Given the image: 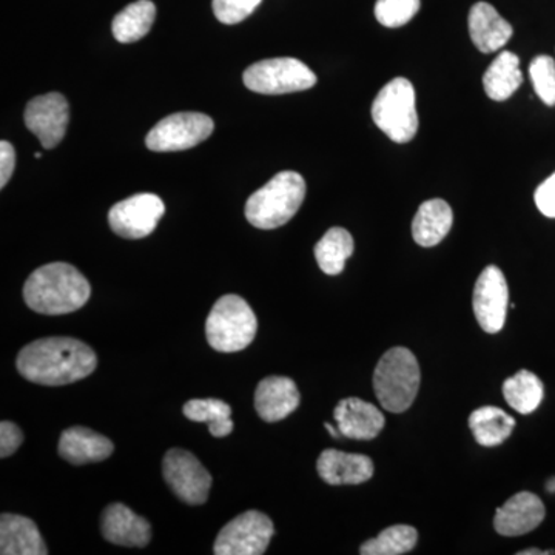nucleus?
<instances>
[{"label":"nucleus","mask_w":555,"mask_h":555,"mask_svg":"<svg viewBox=\"0 0 555 555\" xmlns=\"http://www.w3.org/2000/svg\"><path fill=\"white\" fill-rule=\"evenodd\" d=\"M554 554V551H540L535 550V547H531V550L520 551L517 555H550Z\"/></svg>","instance_id":"36"},{"label":"nucleus","mask_w":555,"mask_h":555,"mask_svg":"<svg viewBox=\"0 0 555 555\" xmlns=\"http://www.w3.org/2000/svg\"><path fill=\"white\" fill-rule=\"evenodd\" d=\"M352 235L343 228L328 229L315 246L318 266L326 275H339L346 268V261L353 255Z\"/></svg>","instance_id":"26"},{"label":"nucleus","mask_w":555,"mask_h":555,"mask_svg":"<svg viewBox=\"0 0 555 555\" xmlns=\"http://www.w3.org/2000/svg\"><path fill=\"white\" fill-rule=\"evenodd\" d=\"M68 102L61 93L35 98L25 108V126L38 137L43 149H54L67 133Z\"/></svg>","instance_id":"13"},{"label":"nucleus","mask_w":555,"mask_h":555,"mask_svg":"<svg viewBox=\"0 0 555 555\" xmlns=\"http://www.w3.org/2000/svg\"><path fill=\"white\" fill-rule=\"evenodd\" d=\"M299 400L301 397L294 379L268 377L257 387L255 409L264 422L276 423L297 411Z\"/></svg>","instance_id":"19"},{"label":"nucleus","mask_w":555,"mask_h":555,"mask_svg":"<svg viewBox=\"0 0 555 555\" xmlns=\"http://www.w3.org/2000/svg\"><path fill=\"white\" fill-rule=\"evenodd\" d=\"M182 412L192 422L208 423V430L214 437L222 438L232 434L233 422L230 420L232 408L225 401L217 398L190 400L182 408Z\"/></svg>","instance_id":"28"},{"label":"nucleus","mask_w":555,"mask_h":555,"mask_svg":"<svg viewBox=\"0 0 555 555\" xmlns=\"http://www.w3.org/2000/svg\"><path fill=\"white\" fill-rule=\"evenodd\" d=\"M16 366L22 377L36 385L65 386L93 374L98 357L80 339L40 338L21 350Z\"/></svg>","instance_id":"1"},{"label":"nucleus","mask_w":555,"mask_h":555,"mask_svg":"<svg viewBox=\"0 0 555 555\" xmlns=\"http://www.w3.org/2000/svg\"><path fill=\"white\" fill-rule=\"evenodd\" d=\"M516 427V420L495 406L478 408L469 416V429L477 443L485 448H495L505 443Z\"/></svg>","instance_id":"24"},{"label":"nucleus","mask_w":555,"mask_h":555,"mask_svg":"<svg viewBox=\"0 0 555 555\" xmlns=\"http://www.w3.org/2000/svg\"><path fill=\"white\" fill-rule=\"evenodd\" d=\"M57 451L62 459L79 466L104 462L113 454L115 447L107 437L94 433L89 427L75 426L62 433Z\"/></svg>","instance_id":"20"},{"label":"nucleus","mask_w":555,"mask_h":555,"mask_svg":"<svg viewBox=\"0 0 555 555\" xmlns=\"http://www.w3.org/2000/svg\"><path fill=\"white\" fill-rule=\"evenodd\" d=\"M24 441V434L20 429V426L14 425L11 422H2L0 425V456L7 459L11 454L17 451Z\"/></svg>","instance_id":"33"},{"label":"nucleus","mask_w":555,"mask_h":555,"mask_svg":"<svg viewBox=\"0 0 555 555\" xmlns=\"http://www.w3.org/2000/svg\"><path fill=\"white\" fill-rule=\"evenodd\" d=\"M244 86L259 94L297 93L312 89L317 75L305 64L294 57H276L250 65L244 72Z\"/></svg>","instance_id":"7"},{"label":"nucleus","mask_w":555,"mask_h":555,"mask_svg":"<svg viewBox=\"0 0 555 555\" xmlns=\"http://www.w3.org/2000/svg\"><path fill=\"white\" fill-rule=\"evenodd\" d=\"M372 119L397 144L412 141L418 131V115L411 80L396 78L386 83L372 104Z\"/></svg>","instance_id":"6"},{"label":"nucleus","mask_w":555,"mask_h":555,"mask_svg":"<svg viewBox=\"0 0 555 555\" xmlns=\"http://www.w3.org/2000/svg\"><path fill=\"white\" fill-rule=\"evenodd\" d=\"M163 473L167 485L182 502L189 505L207 502L211 476L192 452L170 449L164 456Z\"/></svg>","instance_id":"10"},{"label":"nucleus","mask_w":555,"mask_h":555,"mask_svg":"<svg viewBox=\"0 0 555 555\" xmlns=\"http://www.w3.org/2000/svg\"><path fill=\"white\" fill-rule=\"evenodd\" d=\"M261 0H214V13L219 22L235 25L246 21Z\"/></svg>","instance_id":"32"},{"label":"nucleus","mask_w":555,"mask_h":555,"mask_svg":"<svg viewBox=\"0 0 555 555\" xmlns=\"http://www.w3.org/2000/svg\"><path fill=\"white\" fill-rule=\"evenodd\" d=\"M214 129V119L204 113H173L150 130L145 145L152 152H182L206 141Z\"/></svg>","instance_id":"8"},{"label":"nucleus","mask_w":555,"mask_h":555,"mask_svg":"<svg viewBox=\"0 0 555 555\" xmlns=\"http://www.w3.org/2000/svg\"><path fill=\"white\" fill-rule=\"evenodd\" d=\"M14 167H16V153L10 142H0V188L9 184L13 177Z\"/></svg>","instance_id":"35"},{"label":"nucleus","mask_w":555,"mask_h":555,"mask_svg":"<svg viewBox=\"0 0 555 555\" xmlns=\"http://www.w3.org/2000/svg\"><path fill=\"white\" fill-rule=\"evenodd\" d=\"M339 434L353 440H374L386 425L385 415L360 398H345L334 411Z\"/></svg>","instance_id":"16"},{"label":"nucleus","mask_w":555,"mask_h":555,"mask_svg":"<svg viewBox=\"0 0 555 555\" xmlns=\"http://www.w3.org/2000/svg\"><path fill=\"white\" fill-rule=\"evenodd\" d=\"M546 491L551 492V494H554V492H555V477L551 478V480H547Z\"/></svg>","instance_id":"38"},{"label":"nucleus","mask_w":555,"mask_h":555,"mask_svg":"<svg viewBox=\"0 0 555 555\" xmlns=\"http://www.w3.org/2000/svg\"><path fill=\"white\" fill-rule=\"evenodd\" d=\"M418 542V532L414 526L396 525L379 532L375 539L367 540L360 547L363 555H401L411 553Z\"/></svg>","instance_id":"29"},{"label":"nucleus","mask_w":555,"mask_h":555,"mask_svg":"<svg viewBox=\"0 0 555 555\" xmlns=\"http://www.w3.org/2000/svg\"><path fill=\"white\" fill-rule=\"evenodd\" d=\"M543 396L545 389L542 379L526 369L503 383V397L518 414H532L542 404Z\"/></svg>","instance_id":"27"},{"label":"nucleus","mask_w":555,"mask_h":555,"mask_svg":"<svg viewBox=\"0 0 555 555\" xmlns=\"http://www.w3.org/2000/svg\"><path fill=\"white\" fill-rule=\"evenodd\" d=\"M454 224V214L447 201L429 199L420 206L412 221V236L422 247H434L447 238Z\"/></svg>","instance_id":"22"},{"label":"nucleus","mask_w":555,"mask_h":555,"mask_svg":"<svg viewBox=\"0 0 555 555\" xmlns=\"http://www.w3.org/2000/svg\"><path fill=\"white\" fill-rule=\"evenodd\" d=\"M470 40L481 53H494L513 38L514 28L500 16L499 11L488 2H477L467 17Z\"/></svg>","instance_id":"18"},{"label":"nucleus","mask_w":555,"mask_h":555,"mask_svg":"<svg viewBox=\"0 0 555 555\" xmlns=\"http://www.w3.org/2000/svg\"><path fill=\"white\" fill-rule=\"evenodd\" d=\"M166 206L158 195L139 193L115 204L108 211V224L116 235L126 240H141L155 232Z\"/></svg>","instance_id":"11"},{"label":"nucleus","mask_w":555,"mask_h":555,"mask_svg":"<svg viewBox=\"0 0 555 555\" xmlns=\"http://www.w3.org/2000/svg\"><path fill=\"white\" fill-rule=\"evenodd\" d=\"M324 427H326L327 433L331 434L332 437L338 438L339 436H341V434H339L338 427H337V429H335V427L332 425H328V423H326V425H324Z\"/></svg>","instance_id":"37"},{"label":"nucleus","mask_w":555,"mask_h":555,"mask_svg":"<svg viewBox=\"0 0 555 555\" xmlns=\"http://www.w3.org/2000/svg\"><path fill=\"white\" fill-rule=\"evenodd\" d=\"M0 554L2 555H47L46 543L38 526L30 518L16 514L0 517Z\"/></svg>","instance_id":"21"},{"label":"nucleus","mask_w":555,"mask_h":555,"mask_svg":"<svg viewBox=\"0 0 555 555\" xmlns=\"http://www.w3.org/2000/svg\"><path fill=\"white\" fill-rule=\"evenodd\" d=\"M420 0H377L375 17L383 27L398 28L414 20L418 13Z\"/></svg>","instance_id":"30"},{"label":"nucleus","mask_w":555,"mask_h":555,"mask_svg":"<svg viewBox=\"0 0 555 555\" xmlns=\"http://www.w3.org/2000/svg\"><path fill=\"white\" fill-rule=\"evenodd\" d=\"M542 500L532 492H518L496 509L494 528L500 535L518 537L534 531L545 520Z\"/></svg>","instance_id":"14"},{"label":"nucleus","mask_w":555,"mask_h":555,"mask_svg":"<svg viewBox=\"0 0 555 555\" xmlns=\"http://www.w3.org/2000/svg\"><path fill=\"white\" fill-rule=\"evenodd\" d=\"M529 76H531L532 86L537 96L546 105H555V61L546 54L537 56L529 65Z\"/></svg>","instance_id":"31"},{"label":"nucleus","mask_w":555,"mask_h":555,"mask_svg":"<svg viewBox=\"0 0 555 555\" xmlns=\"http://www.w3.org/2000/svg\"><path fill=\"white\" fill-rule=\"evenodd\" d=\"M535 206L546 218H555V173L535 190Z\"/></svg>","instance_id":"34"},{"label":"nucleus","mask_w":555,"mask_h":555,"mask_svg":"<svg viewBox=\"0 0 555 555\" xmlns=\"http://www.w3.org/2000/svg\"><path fill=\"white\" fill-rule=\"evenodd\" d=\"M102 535L113 545L144 547L152 539V528L145 518L137 516L122 503L105 507L101 520Z\"/></svg>","instance_id":"15"},{"label":"nucleus","mask_w":555,"mask_h":555,"mask_svg":"<svg viewBox=\"0 0 555 555\" xmlns=\"http://www.w3.org/2000/svg\"><path fill=\"white\" fill-rule=\"evenodd\" d=\"M155 20V3L150 0H137L116 14L112 25L113 36L120 43L138 42L147 36Z\"/></svg>","instance_id":"25"},{"label":"nucleus","mask_w":555,"mask_h":555,"mask_svg":"<svg viewBox=\"0 0 555 555\" xmlns=\"http://www.w3.org/2000/svg\"><path fill=\"white\" fill-rule=\"evenodd\" d=\"M473 306L478 324L488 334H499L505 326L509 288L505 275L496 266H488L478 276Z\"/></svg>","instance_id":"12"},{"label":"nucleus","mask_w":555,"mask_h":555,"mask_svg":"<svg viewBox=\"0 0 555 555\" xmlns=\"http://www.w3.org/2000/svg\"><path fill=\"white\" fill-rule=\"evenodd\" d=\"M420 379L422 374L414 353L406 347H392L375 367V396L387 412L401 414L414 403Z\"/></svg>","instance_id":"4"},{"label":"nucleus","mask_w":555,"mask_h":555,"mask_svg":"<svg viewBox=\"0 0 555 555\" xmlns=\"http://www.w3.org/2000/svg\"><path fill=\"white\" fill-rule=\"evenodd\" d=\"M305 198V178L297 171H281L248 198L247 221L261 230L281 228L297 215Z\"/></svg>","instance_id":"3"},{"label":"nucleus","mask_w":555,"mask_h":555,"mask_svg":"<svg viewBox=\"0 0 555 555\" xmlns=\"http://www.w3.org/2000/svg\"><path fill=\"white\" fill-rule=\"evenodd\" d=\"M524 82L520 60L511 51H502L492 61L483 76V87L489 100L502 102L509 100Z\"/></svg>","instance_id":"23"},{"label":"nucleus","mask_w":555,"mask_h":555,"mask_svg":"<svg viewBox=\"0 0 555 555\" xmlns=\"http://www.w3.org/2000/svg\"><path fill=\"white\" fill-rule=\"evenodd\" d=\"M91 287L87 278L67 262H50L28 276L24 299L42 315H67L87 305Z\"/></svg>","instance_id":"2"},{"label":"nucleus","mask_w":555,"mask_h":555,"mask_svg":"<svg viewBox=\"0 0 555 555\" xmlns=\"http://www.w3.org/2000/svg\"><path fill=\"white\" fill-rule=\"evenodd\" d=\"M35 158H36V159H40V158H42V153H39V152H38V153H35Z\"/></svg>","instance_id":"39"},{"label":"nucleus","mask_w":555,"mask_h":555,"mask_svg":"<svg viewBox=\"0 0 555 555\" xmlns=\"http://www.w3.org/2000/svg\"><path fill=\"white\" fill-rule=\"evenodd\" d=\"M317 470L327 485H361L374 476V462L367 455L326 449L318 459Z\"/></svg>","instance_id":"17"},{"label":"nucleus","mask_w":555,"mask_h":555,"mask_svg":"<svg viewBox=\"0 0 555 555\" xmlns=\"http://www.w3.org/2000/svg\"><path fill=\"white\" fill-rule=\"evenodd\" d=\"M257 315L238 295L219 298L206 321L208 345L222 353L246 349L257 337Z\"/></svg>","instance_id":"5"},{"label":"nucleus","mask_w":555,"mask_h":555,"mask_svg":"<svg viewBox=\"0 0 555 555\" xmlns=\"http://www.w3.org/2000/svg\"><path fill=\"white\" fill-rule=\"evenodd\" d=\"M275 534L272 520L259 511H247L219 531L214 553L217 555H261Z\"/></svg>","instance_id":"9"}]
</instances>
